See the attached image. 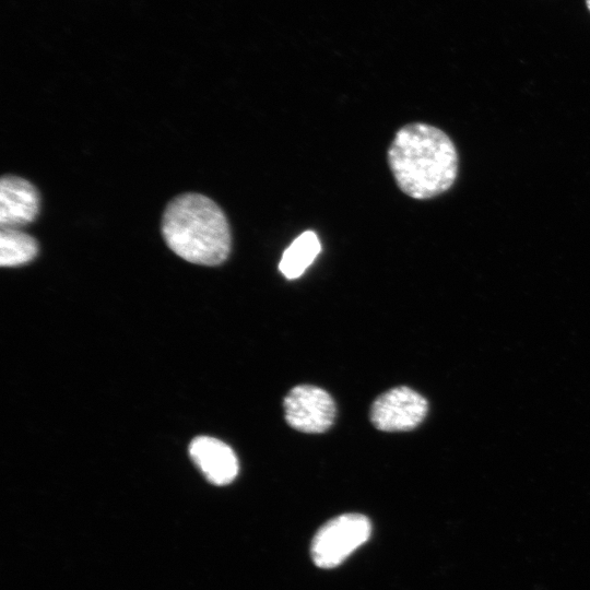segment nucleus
I'll return each mask as SVG.
<instances>
[{
  "instance_id": "9d476101",
  "label": "nucleus",
  "mask_w": 590,
  "mask_h": 590,
  "mask_svg": "<svg viewBox=\"0 0 590 590\" xmlns=\"http://www.w3.org/2000/svg\"><path fill=\"white\" fill-rule=\"evenodd\" d=\"M588 9L590 10V0H587Z\"/></svg>"
},
{
  "instance_id": "7ed1b4c3",
  "label": "nucleus",
  "mask_w": 590,
  "mask_h": 590,
  "mask_svg": "<svg viewBox=\"0 0 590 590\" xmlns=\"http://www.w3.org/2000/svg\"><path fill=\"white\" fill-rule=\"evenodd\" d=\"M371 523L361 514H343L330 519L315 534L310 555L316 566L333 568L343 563L370 536Z\"/></svg>"
},
{
  "instance_id": "20e7f679",
  "label": "nucleus",
  "mask_w": 590,
  "mask_h": 590,
  "mask_svg": "<svg viewBox=\"0 0 590 590\" xmlns=\"http://www.w3.org/2000/svg\"><path fill=\"white\" fill-rule=\"evenodd\" d=\"M287 424L304 433H323L335 417V403L323 389L310 385L294 387L283 401Z\"/></svg>"
},
{
  "instance_id": "6e6552de",
  "label": "nucleus",
  "mask_w": 590,
  "mask_h": 590,
  "mask_svg": "<svg viewBox=\"0 0 590 590\" xmlns=\"http://www.w3.org/2000/svg\"><path fill=\"white\" fill-rule=\"evenodd\" d=\"M321 251L317 234L305 231L284 250L279 270L288 280L299 278Z\"/></svg>"
},
{
  "instance_id": "f03ea898",
  "label": "nucleus",
  "mask_w": 590,
  "mask_h": 590,
  "mask_svg": "<svg viewBox=\"0 0 590 590\" xmlns=\"http://www.w3.org/2000/svg\"><path fill=\"white\" fill-rule=\"evenodd\" d=\"M166 245L184 260L202 266L223 263L232 236L222 209L210 198L188 192L166 206L161 224Z\"/></svg>"
},
{
  "instance_id": "0eeeda50",
  "label": "nucleus",
  "mask_w": 590,
  "mask_h": 590,
  "mask_svg": "<svg viewBox=\"0 0 590 590\" xmlns=\"http://www.w3.org/2000/svg\"><path fill=\"white\" fill-rule=\"evenodd\" d=\"M189 455L209 482L226 485L238 474V460L225 442L209 436L196 437L189 446Z\"/></svg>"
},
{
  "instance_id": "423d86ee",
  "label": "nucleus",
  "mask_w": 590,
  "mask_h": 590,
  "mask_svg": "<svg viewBox=\"0 0 590 590\" xmlns=\"http://www.w3.org/2000/svg\"><path fill=\"white\" fill-rule=\"evenodd\" d=\"M40 206L36 187L19 176L5 175L0 180V227L16 228L32 223Z\"/></svg>"
},
{
  "instance_id": "f257e3e1",
  "label": "nucleus",
  "mask_w": 590,
  "mask_h": 590,
  "mask_svg": "<svg viewBox=\"0 0 590 590\" xmlns=\"http://www.w3.org/2000/svg\"><path fill=\"white\" fill-rule=\"evenodd\" d=\"M388 163L398 187L414 199L444 193L458 174V154L451 139L422 122L398 130L388 150Z\"/></svg>"
},
{
  "instance_id": "39448f33",
  "label": "nucleus",
  "mask_w": 590,
  "mask_h": 590,
  "mask_svg": "<svg viewBox=\"0 0 590 590\" xmlns=\"http://www.w3.org/2000/svg\"><path fill=\"white\" fill-rule=\"evenodd\" d=\"M427 410V401L420 393L409 387H396L375 400L370 421L379 430H411L422 423Z\"/></svg>"
},
{
  "instance_id": "1a4fd4ad",
  "label": "nucleus",
  "mask_w": 590,
  "mask_h": 590,
  "mask_svg": "<svg viewBox=\"0 0 590 590\" xmlns=\"http://www.w3.org/2000/svg\"><path fill=\"white\" fill-rule=\"evenodd\" d=\"M38 253L37 240L16 228L0 231V264L17 267L32 261Z\"/></svg>"
}]
</instances>
